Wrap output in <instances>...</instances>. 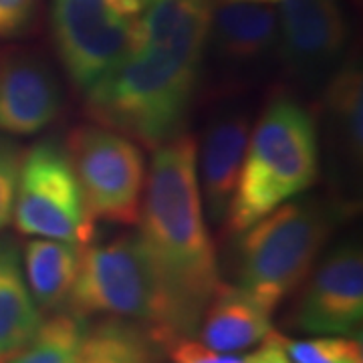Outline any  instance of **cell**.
<instances>
[{
	"label": "cell",
	"mask_w": 363,
	"mask_h": 363,
	"mask_svg": "<svg viewBox=\"0 0 363 363\" xmlns=\"http://www.w3.org/2000/svg\"><path fill=\"white\" fill-rule=\"evenodd\" d=\"M196 147L182 133L154 150L138 233L162 285L174 339L194 333L222 283L198 190Z\"/></svg>",
	"instance_id": "obj_1"
},
{
	"label": "cell",
	"mask_w": 363,
	"mask_h": 363,
	"mask_svg": "<svg viewBox=\"0 0 363 363\" xmlns=\"http://www.w3.org/2000/svg\"><path fill=\"white\" fill-rule=\"evenodd\" d=\"M200 67L133 45L87 95L89 116L143 147L157 150L184 133Z\"/></svg>",
	"instance_id": "obj_2"
},
{
	"label": "cell",
	"mask_w": 363,
	"mask_h": 363,
	"mask_svg": "<svg viewBox=\"0 0 363 363\" xmlns=\"http://www.w3.org/2000/svg\"><path fill=\"white\" fill-rule=\"evenodd\" d=\"M321 172L319 125L289 95L274 97L248 135L247 154L224 226L236 236L274 208L307 192Z\"/></svg>",
	"instance_id": "obj_3"
},
{
	"label": "cell",
	"mask_w": 363,
	"mask_h": 363,
	"mask_svg": "<svg viewBox=\"0 0 363 363\" xmlns=\"http://www.w3.org/2000/svg\"><path fill=\"white\" fill-rule=\"evenodd\" d=\"M337 214L317 198H293L236 234L238 286L274 309L311 274Z\"/></svg>",
	"instance_id": "obj_4"
},
{
	"label": "cell",
	"mask_w": 363,
	"mask_h": 363,
	"mask_svg": "<svg viewBox=\"0 0 363 363\" xmlns=\"http://www.w3.org/2000/svg\"><path fill=\"white\" fill-rule=\"evenodd\" d=\"M65 307L81 319L104 315L145 325L162 347L174 341L162 285L140 234H121L105 245L83 247Z\"/></svg>",
	"instance_id": "obj_5"
},
{
	"label": "cell",
	"mask_w": 363,
	"mask_h": 363,
	"mask_svg": "<svg viewBox=\"0 0 363 363\" xmlns=\"http://www.w3.org/2000/svg\"><path fill=\"white\" fill-rule=\"evenodd\" d=\"M152 0H52L55 47L69 79L91 89L135 45Z\"/></svg>",
	"instance_id": "obj_6"
},
{
	"label": "cell",
	"mask_w": 363,
	"mask_h": 363,
	"mask_svg": "<svg viewBox=\"0 0 363 363\" xmlns=\"http://www.w3.org/2000/svg\"><path fill=\"white\" fill-rule=\"evenodd\" d=\"M69 162L93 220L140 222L147 168L142 145L105 125H77L67 135Z\"/></svg>",
	"instance_id": "obj_7"
},
{
	"label": "cell",
	"mask_w": 363,
	"mask_h": 363,
	"mask_svg": "<svg viewBox=\"0 0 363 363\" xmlns=\"http://www.w3.org/2000/svg\"><path fill=\"white\" fill-rule=\"evenodd\" d=\"M13 220L16 230L33 238L89 245L95 236L77 176L65 147L45 140L35 143L21 164Z\"/></svg>",
	"instance_id": "obj_8"
},
{
	"label": "cell",
	"mask_w": 363,
	"mask_h": 363,
	"mask_svg": "<svg viewBox=\"0 0 363 363\" xmlns=\"http://www.w3.org/2000/svg\"><path fill=\"white\" fill-rule=\"evenodd\" d=\"M277 57L297 81L331 77L347 40V23L337 0H279Z\"/></svg>",
	"instance_id": "obj_9"
},
{
	"label": "cell",
	"mask_w": 363,
	"mask_h": 363,
	"mask_svg": "<svg viewBox=\"0 0 363 363\" xmlns=\"http://www.w3.org/2000/svg\"><path fill=\"white\" fill-rule=\"evenodd\" d=\"M363 319L362 247L343 242L325 257L313 271L298 298L293 323L311 335L359 333Z\"/></svg>",
	"instance_id": "obj_10"
},
{
	"label": "cell",
	"mask_w": 363,
	"mask_h": 363,
	"mask_svg": "<svg viewBox=\"0 0 363 363\" xmlns=\"http://www.w3.org/2000/svg\"><path fill=\"white\" fill-rule=\"evenodd\" d=\"M63 109V89L51 65L33 51L0 55V131L33 135L47 130Z\"/></svg>",
	"instance_id": "obj_11"
},
{
	"label": "cell",
	"mask_w": 363,
	"mask_h": 363,
	"mask_svg": "<svg viewBox=\"0 0 363 363\" xmlns=\"http://www.w3.org/2000/svg\"><path fill=\"white\" fill-rule=\"evenodd\" d=\"M250 123L245 111L226 109L214 117L196 147V176L204 216L224 224L247 154Z\"/></svg>",
	"instance_id": "obj_12"
},
{
	"label": "cell",
	"mask_w": 363,
	"mask_h": 363,
	"mask_svg": "<svg viewBox=\"0 0 363 363\" xmlns=\"http://www.w3.org/2000/svg\"><path fill=\"white\" fill-rule=\"evenodd\" d=\"M214 4L216 0H152L138 26L135 45L202 67Z\"/></svg>",
	"instance_id": "obj_13"
},
{
	"label": "cell",
	"mask_w": 363,
	"mask_h": 363,
	"mask_svg": "<svg viewBox=\"0 0 363 363\" xmlns=\"http://www.w3.org/2000/svg\"><path fill=\"white\" fill-rule=\"evenodd\" d=\"M210 43L228 63L255 65L277 55L279 16L264 2L222 0L214 4Z\"/></svg>",
	"instance_id": "obj_14"
},
{
	"label": "cell",
	"mask_w": 363,
	"mask_h": 363,
	"mask_svg": "<svg viewBox=\"0 0 363 363\" xmlns=\"http://www.w3.org/2000/svg\"><path fill=\"white\" fill-rule=\"evenodd\" d=\"M323 113L335 169L355 178L363 160V73L355 61L343 63L329 77Z\"/></svg>",
	"instance_id": "obj_15"
},
{
	"label": "cell",
	"mask_w": 363,
	"mask_h": 363,
	"mask_svg": "<svg viewBox=\"0 0 363 363\" xmlns=\"http://www.w3.org/2000/svg\"><path fill=\"white\" fill-rule=\"evenodd\" d=\"M271 313V307L247 289L220 283L202 313L200 339L220 353L255 347L272 331Z\"/></svg>",
	"instance_id": "obj_16"
},
{
	"label": "cell",
	"mask_w": 363,
	"mask_h": 363,
	"mask_svg": "<svg viewBox=\"0 0 363 363\" xmlns=\"http://www.w3.org/2000/svg\"><path fill=\"white\" fill-rule=\"evenodd\" d=\"M43 313L26 285L21 250L13 238H0V359H11L37 335Z\"/></svg>",
	"instance_id": "obj_17"
},
{
	"label": "cell",
	"mask_w": 363,
	"mask_h": 363,
	"mask_svg": "<svg viewBox=\"0 0 363 363\" xmlns=\"http://www.w3.org/2000/svg\"><path fill=\"white\" fill-rule=\"evenodd\" d=\"M81 250V245L52 238H33L25 245L23 271L40 313H59L67 305L77 279Z\"/></svg>",
	"instance_id": "obj_18"
},
{
	"label": "cell",
	"mask_w": 363,
	"mask_h": 363,
	"mask_svg": "<svg viewBox=\"0 0 363 363\" xmlns=\"http://www.w3.org/2000/svg\"><path fill=\"white\" fill-rule=\"evenodd\" d=\"M162 350L145 325L107 317L85 327L75 363H156Z\"/></svg>",
	"instance_id": "obj_19"
},
{
	"label": "cell",
	"mask_w": 363,
	"mask_h": 363,
	"mask_svg": "<svg viewBox=\"0 0 363 363\" xmlns=\"http://www.w3.org/2000/svg\"><path fill=\"white\" fill-rule=\"evenodd\" d=\"M85 319L73 313H55L43 321L37 335L16 351L9 363H75L85 333Z\"/></svg>",
	"instance_id": "obj_20"
},
{
	"label": "cell",
	"mask_w": 363,
	"mask_h": 363,
	"mask_svg": "<svg viewBox=\"0 0 363 363\" xmlns=\"http://www.w3.org/2000/svg\"><path fill=\"white\" fill-rule=\"evenodd\" d=\"M281 345L293 363H363L362 343L343 335H323L317 339H286Z\"/></svg>",
	"instance_id": "obj_21"
},
{
	"label": "cell",
	"mask_w": 363,
	"mask_h": 363,
	"mask_svg": "<svg viewBox=\"0 0 363 363\" xmlns=\"http://www.w3.org/2000/svg\"><path fill=\"white\" fill-rule=\"evenodd\" d=\"M23 156L25 154L16 143L6 138H0V230H4L13 222Z\"/></svg>",
	"instance_id": "obj_22"
},
{
	"label": "cell",
	"mask_w": 363,
	"mask_h": 363,
	"mask_svg": "<svg viewBox=\"0 0 363 363\" xmlns=\"http://www.w3.org/2000/svg\"><path fill=\"white\" fill-rule=\"evenodd\" d=\"M172 363H250V355L220 353L190 337H178L164 347Z\"/></svg>",
	"instance_id": "obj_23"
},
{
	"label": "cell",
	"mask_w": 363,
	"mask_h": 363,
	"mask_svg": "<svg viewBox=\"0 0 363 363\" xmlns=\"http://www.w3.org/2000/svg\"><path fill=\"white\" fill-rule=\"evenodd\" d=\"M40 0H0V37H16L30 26Z\"/></svg>",
	"instance_id": "obj_24"
},
{
	"label": "cell",
	"mask_w": 363,
	"mask_h": 363,
	"mask_svg": "<svg viewBox=\"0 0 363 363\" xmlns=\"http://www.w3.org/2000/svg\"><path fill=\"white\" fill-rule=\"evenodd\" d=\"M250 2H264V4H274V2H279V0H250Z\"/></svg>",
	"instance_id": "obj_25"
},
{
	"label": "cell",
	"mask_w": 363,
	"mask_h": 363,
	"mask_svg": "<svg viewBox=\"0 0 363 363\" xmlns=\"http://www.w3.org/2000/svg\"><path fill=\"white\" fill-rule=\"evenodd\" d=\"M0 363H6V362H2V359H0Z\"/></svg>",
	"instance_id": "obj_26"
}]
</instances>
